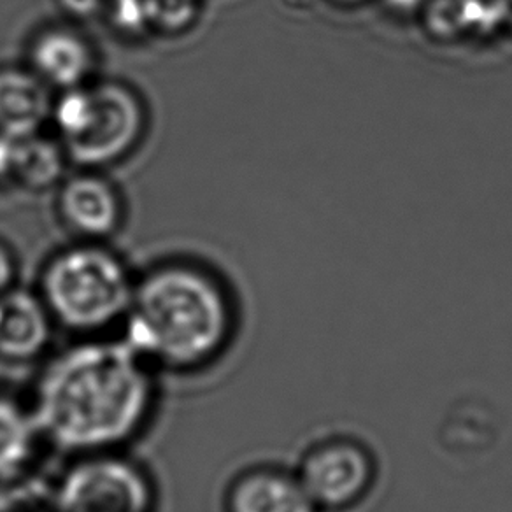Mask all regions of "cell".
<instances>
[{
    "mask_svg": "<svg viewBox=\"0 0 512 512\" xmlns=\"http://www.w3.org/2000/svg\"><path fill=\"white\" fill-rule=\"evenodd\" d=\"M127 342L139 355L186 369L225 346L232 314L220 285L188 265H167L136 286Z\"/></svg>",
    "mask_w": 512,
    "mask_h": 512,
    "instance_id": "obj_2",
    "label": "cell"
},
{
    "mask_svg": "<svg viewBox=\"0 0 512 512\" xmlns=\"http://www.w3.org/2000/svg\"><path fill=\"white\" fill-rule=\"evenodd\" d=\"M500 6L504 11L505 22L512 23V0H500Z\"/></svg>",
    "mask_w": 512,
    "mask_h": 512,
    "instance_id": "obj_20",
    "label": "cell"
},
{
    "mask_svg": "<svg viewBox=\"0 0 512 512\" xmlns=\"http://www.w3.org/2000/svg\"><path fill=\"white\" fill-rule=\"evenodd\" d=\"M41 435L32 411L0 395V481L18 476L36 453Z\"/></svg>",
    "mask_w": 512,
    "mask_h": 512,
    "instance_id": "obj_12",
    "label": "cell"
},
{
    "mask_svg": "<svg viewBox=\"0 0 512 512\" xmlns=\"http://www.w3.org/2000/svg\"><path fill=\"white\" fill-rule=\"evenodd\" d=\"M199 0H144L148 29L178 32L193 23Z\"/></svg>",
    "mask_w": 512,
    "mask_h": 512,
    "instance_id": "obj_15",
    "label": "cell"
},
{
    "mask_svg": "<svg viewBox=\"0 0 512 512\" xmlns=\"http://www.w3.org/2000/svg\"><path fill=\"white\" fill-rule=\"evenodd\" d=\"M153 399L144 356L127 341L85 342L44 370L32 414L55 446L93 455L134 437Z\"/></svg>",
    "mask_w": 512,
    "mask_h": 512,
    "instance_id": "obj_1",
    "label": "cell"
},
{
    "mask_svg": "<svg viewBox=\"0 0 512 512\" xmlns=\"http://www.w3.org/2000/svg\"><path fill=\"white\" fill-rule=\"evenodd\" d=\"M230 512H318L299 476L260 469L239 477L228 493Z\"/></svg>",
    "mask_w": 512,
    "mask_h": 512,
    "instance_id": "obj_10",
    "label": "cell"
},
{
    "mask_svg": "<svg viewBox=\"0 0 512 512\" xmlns=\"http://www.w3.org/2000/svg\"><path fill=\"white\" fill-rule=\"evenodd\" d=\"M65 157L64 148L39 134L18 139L13 179L29 190H46L62 178Z\"/></svg>",
    "mask_w": 512,
    "mask_h": 512,
    "instance_id": "obj_14",
    "label": "cell"
},
{
    "mask_svg": "<svg viewBox=\"0 0 512 512\" xmlns=\"http://www.w3.org/2000/svg\"><path fill=\"white\" fill-rule=\"evenodd\" d=\"M505 22L500 0H435L430 27L442 36L488 34Z\"/></svg>",
    "mask_w": 512,
    "mask_h": 512,
    "instance_id": "obj_13",
    "label": "cell"
},
{
    "mask_svg": "<svg viewBox=\"0 0 512 512\" xmlns=\"http://www.w3.org/2000/svg\"><path fill=\"white\" fill-rule=\"evenodd\" d=\"M58 207L67 227L85 237H107L120 225V197L100 176L81 174L69 179L58 197Z\"/></svg>",
    "mask_w": 512,
    "mask_h": 512,
    "instance_id": "obj_8",
    "label": "cell"
},
{
    "mask_svg": "<svg viewBox=\"0 0 512 512\" xmlns=\"http://www.w3.org/2000/svg\"><path fill=\"white\" fill-rule=\"evenodd\" d=\"M23 512H32V511H23Z\"/></svg>",
    "mask_w": 512,
    "mask_h": 512,
    "instance_id": "obj_22",
    "label": "cell"
},
{
    "mask_svg": "<svg viewBox=\"0 0 512 512\" xmlns=\"http://www.w3.org/2000/svg\"><path fill=\"white\" fill-rule=\"evenodd\" d=\"M423 0H386L388 6H392L397 11H413V9L421 6Z\"/></svg>",
    "mask_w": 512,
    "mask_h": 512,
    "instance_id": "obj_19",
    "label": "cell"
},
{
    "mask_svg": "<svg viewBox=\"0 0 512 512\" xmlns=\"http://www.w3.org/2000/svg\"><path fill=\"white\" fill-rule=\"evenodd\" d=\"M16 148H18V139L6 136V134L0 132V181L13 179Z\"/></svg>",
    "mask_w": 512,
    "mask_h": 512,
    "instance_id": "obj_17",
    "label": "cell"
},
{
    "mask_svg": "<svg viewBox=\"0 0 512 512\" xmlns=\"http://www.w3.org/2000/svg\"><path fill=\"white\" fill-rule=\"evenodd\" d=\"M55 500L58 512H151L153 488L134 463L93 453L67 470Z\"/></svg>",
    "mask_w": 512,
    "mask_h": 512,
    "instance_id": "obj_5",
    "label": "cell"
},
{
    "mask_svg": "<svg viewBox=\"0 0 512 512\" xmlns=\"http://www.w3.org/2000/svg\"><path fill=\"white\" fill-rule=\"evenodd\" d=\"M93 60L90 44L71 30L43 32L30 50L32 71L46 85L62 90L85 85L93 71Z\"/></svg>",
    "mask_w": 512,
    "mask_h": 512,
    "instance_id": "obj_11",
    "label": "cell"
},
{
    "mask_svg": "<svg viewBox=\"0 0 512 512\" xmlns=\"http://www.w3.org/2000/svg\"><path fill=\"white\" fill-rule=\"evenodd\" d=\"M297 476L318 511H342L369 493L376 463L360 442L335 439L311 449Z\"/></svg>",
    "mask_w": 512,
    "mask_h": 512,
    "instance_id": "obj_6",
    "label": "cell"
},
{
    "mask_svg": "<svg viewBox=\"0 0 512 512\" xmlns=\"http://www.w3.org/2000/svg\"><path fill=\"white\" fill-rule=\"evenodd\" d=\"M136 285L120 258L99 246H76L55 256L43 276L51 318L78 332H95L127 316Z\"/></svg>",
    "mask_w": 512,
    "mask_h": 512,
    "instance_id": "obj_3",
    "label": "cell"
},
{
    "mask_svg": "<svg viewBox=\"0 0 512 512\" xmlns=\"http://www.w3.org/2000/svg\"><path fill=\"white\" fill-rule=\"evenodd\" d=\"M58 6L65 15L71 16L74 20H88L99 15L104 0H58Z\"/></svg>",
    "mask_w": 512,
    "mask_h": 512,
    "instance_id": "obj_16",
    "label": "cell"
},
{
    "mask_svg": "<svg viewBox=\"0 0 512 512\" xmlns=\"http://www.w3.org/2000/svg\"><path fill=\"white\" fill-rule=\"evenodd\" d=\"M349 2H355V0H349Z\"/></svg>",
    "mask_w": 512,
    "mask_h": 512,
    "instance_id": "obj_21",
    "label": "cell"
},
{
    "mask_svg": "<svg viewBox=\"0 0 512 512\" xmlns=\"http://www.w3.org/2000/svg\"><path fill=\"white\" fill-rule=\"evenodd\" d=\"M50 86L34 71H0V132L15 139L37 136L53 114Z\"/></svg>",
    "mask_w": 512,
    "mask_h": 512,
    "instance_id": "obj_9",
    "label": "cell"
},
{
    "mask_svg": "<svg viewBox=\"0 0 512 512\" xmlns=\"http://www.w3.org/2000/svg\"><path fill=\"white\" fill-rule=\"evenodd\" d=\"M51 314L43 299L23 290L0 295V358L25 362L41 355L51 337Z\"/></svg>",
    "mask_w": 512,
    "mask_h": 512,
    "instance_id": "obj_7",
    "label": "cell"
},
{
    "mask_svg": "<svg viewBox=\"0 0 512 512\" xmlns=\"http://www.w3.org/2000/svg\"><path fill=\"white\" fill-rule=\"evenodd\" d=\"M65 155L85 167L125 157L143 134L144 109L130 88L114 81L65 90L53 106Z\"/></svg>",
    "mask_w": 512,
    "mask_h": 512,
    "instance_id": "obj_4",
    "label": "cell"
},
{
    "mask_svg": "<svg viewBox=\"0 0 512 512\" xmlns=\"http://www.w3.org/2000/svg\"><path fill=\"white\" fill-rule=\"evenodd\" d=\"M15 262L6 246L0 244V295L9 292L15 281Z\"/></svg>",
    "mask_w": 512,
    "mask_h": 512,
    "instance_id": "obj_18",
    "label": "cell"
}]
</instances>
